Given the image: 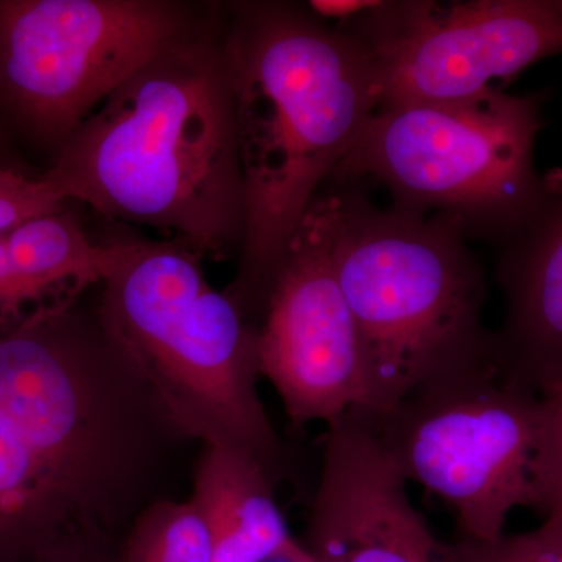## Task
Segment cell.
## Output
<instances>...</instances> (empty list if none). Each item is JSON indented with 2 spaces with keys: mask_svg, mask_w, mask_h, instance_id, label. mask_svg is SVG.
Masks as SVG:
<instances>
[{
  "mask_svg": "<svg viewBox=\"0 0 562 562\" xmlns=\"http://www.w3.org/2000/svg\"><path fill=\"white\" fill-rule=\"evenodd\" d=\"M224 50L246 192L227 292L257 319L303 217L379 110L383 83L368 44L303 3H225Z\"/></svg>",
  "mask_w": 562,
  "mask_h": 562,
  "instance_id": "1",
  "label": "cell"
},
{
  "mask_svg": "<svg viewBox=\"0 0 562 562\" xmlns=\"http://www.w3.org/2000/svg\"><path fill=\"white\" fill-rule=\"evenodd\" d=\"M44 176L68 202L171 233L202 258H239L246 192L224 18L122 81L63 140Z\"/></svg>",
  "mask_w": 562,
  "mask_h": 562,
  "instance_id": "2",
  "label": "cell"
},
{
  "mask_svg": "<svg viewBox=\"0 0 562 562\" xmlns=\"http://www.w3.org/2000/svg\"><path fill=\"white\" fill-rule=\"evenodd\" d=\"M0 422L111 538L162 497L173 449L188 441L95 306L79 301L0 330Z\"/></svg>",
  "mask_w": 562,
  "mask_h": 562,
  "instance_id": "3",
  "label": "cell"
},
{
  "mask_svg": "<svg viewBox=\"0 0 562 562\" xmlns=\"http://www.w3.org/2000/svg\"><path fill=\"white\" fill-rule=\"evenodd\" d=\"M324 190L333 266L360 342L357 412L382 416L420 387L497 360L483 268L458 222L379 209L349 181Z\"/></svg>",
  "mask_w": 562,
  "mask_h": 562,
  "instance_id": "4",
  "label": "cell"
},
{
  "mask_svg": "<svg viewBox=\"0 0 562 562\" xmlns=\"http://www.w3.org/2000/svg\"><path fill=\"white\" fill-rule=\"evenodd\" d=\"M177 241H125L98 314L188 441L241 450L279 482L288 454L258 394V324Z\"/></svg>",
  "mask_w": 562,
  "mask_h": 562,
  "instance_id": "5",
  "label": "cell"
},
{
  "mask_svg": "<svg viewBox=\"0 0 562 562\" xmlns=\"http://www.w3.org/2000/svg\"><path fill=\"white\" fill-rule=\"evenodd\" d=\"M542 94L490 90L460 101L383 103L330 181L368 179L392 206L449 217L469 239L506 246L562 195L535 149Z\"/></svg>",
  "mask_w": 562,
  "mask_h": 562,
  "instance_id": "6",
  "label": "cell"
},
{
  "mask_svg": "<svg viewBox=\"0 0 562 562\" xmlns=\"http://www.w3.org/2000/svg\"><path fill=\"white\" fill-rule=\"evenodd\" d=\"M222 18L224 3L0 0V109L58 149L144 63Z\"/></svg>",
  "mask_w": 562,
  "mask_h": 562,
  "instance_id": "7",
  "label": "cell"
},
{
  "mask_svg": "<svg viewBox=\"0 0 562 562\" xmlns=\"http://www.w3.org/2000/svg\"><path fill=\"white\" fill-rule=\"evenodd\" d=\"M364 416L406 482L453 509L462 541H501L513 509H535L541 403L497 360L420 387L382 416Z\"/></svg>",
  "mask_w": 562,
  "mask_h": 562,
  "instance_id": "8",
  "label": "cell"
},
{
  "mask_svg": "<svg viewBox=\"0 0 562 562\" xmlns=\"http://www.w3.org/2000/svg\"><path fill=\"white\" fill-rule=\"evenodd\" d=\"M341 25L375 57L380 105L472 98L562 55V0L376 2Z\"/></svg>",
  "mask_w": 562,
  "mask_h": 562,
  "instance_id": "9",
  "label": "cell"
},
{
  "mask_svg": "<svg viewBox=\"0 0 562 562\" xmlns=\"http://www.w3.org/2000/svg\"><path fill=\"white\" fill-rule=\"evenodd\" d=\"M261 376L295 427L330 424L364 398L357 327L331 258V203L322 190L283 255L260 313Z\"/></svg>",
  "mask_w": 562,
  "mask_h": 562,
  "instance_id": "10",
  "label": "cell"
},
{
  "mask_svg": "<svg viewBox=\"0 0 562 562\" xmlns=\"http://www.w3.org/2000/svg\"><path fill=\"white\" fill-rule=\"evenodd\" d=\"M328 425L306 543L316 562H468L414 509L406 480L360 412Z\"/></svg>",
  "mask_w": 562,
  "mask_h": 562,
  "instance_id": "11",
  "label": "cell"
},
{
  "mask_svg": "<svg viewBox=\"0 0 562 562\" xmlns=\"http://www.w3.org/2000/svg\"><path fill=\"white\" fill-rule=\"evenodd\" d=\"M495 276L506 299L494 331L498 366L538 392L562 373V195L502 247Z\"/></svg>",
  "mask_w": 562,
  "mask_h": 562,
  "instance_id": "12",
  "label": "cell"
},
{
  "mask_svg": "<svg viewBox=\"0 0 562 562\" xmlns=\"http://www.w3.org/2000/svg\"><path fill=\"white\" fill-rule=\"evenodd\" d=\"M98 536L60 472L0 422V562H47Z\"/></svg>",
  "mask_w": 562,
  "mask_h": 562,
  "instance_id": "13",
  "label": "cell"
},
{
  "mask_svg": "<svg viewBox=\"0 0 562 562\" xmlns=\"http://www.w3.org/2000/svg\"><path fill=\"white\" fill-rule=\"evenodd\" d=\"M260 461L241 450L202 446L191 498L213 538V562H258L291 538Z\"/></svg>",
  "mask_w": 562,
  "mask_h": 562,
  "instance_id": "14",
  "label": "cell"
},
{
  "mask_svg": "<svg viewBox=\"0 0 562 562\" xmlns=\"http://www.w3.org/2000/svg\"><path fill=\"white\" fill-rule=\"evenodd\" d=\"M65 205L3 233L11 277L29 317L69 305L81 292L101 286L124 250L125 241H91Z\"/></svg>",
  "mask_w": 562,
  "mask_h": 562,
  "instance_id": "15",
  "label": "cell"
},
{
  "mask_svg": "<svg viewBox=\"0 0 562 562\" xmlns=\"http://www.w3.org/2000/svg\"><path fill=\"white\" fill-rule=\"evenodd\" d=\"M117 562H213V538L192 498H157L125 531Z\"/></svg>",
  "mask_w": 562,
  "mask_h": 562,
  "instance_id": "16",
  "label": "cell"
},
{
  "mask_svg": "<svg viewBox=\"0 0 562 562\" xmlns=\"http://www.w3.org/2000/svg\"><path fill=\"white\" fill-rule=\"evenodd\" d=\"M541 438L535 461V509L562 520V373L539 387Z\"/></svg>",
  "mask_w": 562,
  "mask_h": 562,
  "instance_id": "17",
  "label": "cell"
},
{
  "mask_svg": "<svg viewBox=\"0 0 562 562\" xmlns=\"http://www.w3.org/2000/svg\"><path fill=\"white\" fill-rule=\"evenodd\" d=\"M68 203L46 176L31 177L0 162V233Z\"/></svg>",
  "mask_w": 562,
  "mask_h": 562,
  "instance_id": "18",
  "label": "cell"
},
{
  "mask_svg": "<svg viewBox=\"0 0 562 562\" xmlns=\"http://www.w3.org/2000/svg\"><path fill=\"white\" fill-rule=\"evenodd\" d=\"M508 538L528 562H562V520H546L538 530Z\"/></svg>",
  "mask_w": 562,
  "mask_h": 562,
  "instance_id": "19",
  "label": "cell"
},
{
  "mask_svg": "<svg viewBox=\"0 0 562 562\" xmlns=\"http://www.w3.org/2000/svg\"><path fill=\"white\" fill-rule=\"evenodd\" d=\"M114 538H92L74 543L47 562H117Z\"/></svg>",
  "mask_w": 562,
  "mask_h": 562,
  "instance_id": "20",
  "label": "cell"
},
{
  "mask_svg": "<svg viewBox=\"0 0 562 562\" xmlns=\"http://www.w3.org/2000/svg\"><path fill=\"white\" fill-rule=\"evenodd\" d=\"M458 546L468 562H528L517 552L508 536L492 543L461 541Z\"/></svg>",
  "mask_w": 562,
  "mask_h": 562,
  "instance_id": "21",
  "label": "cell"
},
{
  "mask_svg": "<svg viewBox=\"0 0 562 562\" xmlns=\"http://www.w3.org/2000/svg\"><path fill=\"white\" fill-rule=\"evenodd\" d=\"M258 562H316V560L303 543H299L291 536L288 541L281 543L273 552L266 554Z\"/></svg>",
  "mask_w": 562,
  "mask_h": 562,
  "instance_id": "22",
  "label": "cell"
},
{
  "mask_svg": "<svg viewBox=\"0 0 562 562\" xmlns=\"http://www.w3.org/2000/svg\"><path fill=\"white\" fill-rule=\"evenodd\" d=\"M0 162H3L2 160H0Z\"/></svg>",
  "mask_w": 562,
  "mask_h": 562,
  "instance_id": "23",
  "label": "cell"
}]
</instances>
